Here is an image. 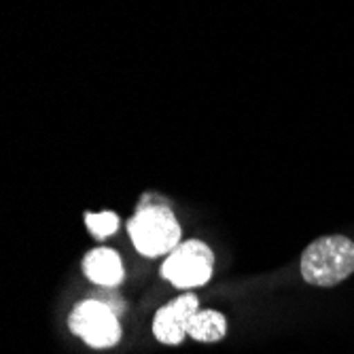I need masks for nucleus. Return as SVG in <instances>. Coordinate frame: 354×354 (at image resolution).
<instances>
[{"mask_svg":"<svg viewBox=\"0 0 354 354\" xmlns=\"http://www.w3.org/2000/svg\"><path fill=\"white\" fill-rule=\"evenodd\" d=\"M71 331L91 348H111L121 339L117 314L102 301L87 299L75 306L71 314Z\"/></svg>","mask_w":354,"mask_h":354,"instance_id":"obj_4","label":"nucleus"},{"mask_svg":"<svg viewBox=\"0 0 354 354\" xmlns=\"http://www.w3.org/2000/svg\"><path fill=\"white\" fill-rule=\"evenodd\" d=\"M354 272V242L344 236L314 240L301 254V276L314 286H335Z\"/></svg>","mask_w":354,"mask_h":354,"instance_id":"obj_1","label":"nucleus"},{"mask_svg":"<svg viewBox=\"0 0 354 354\" xmlns=\"http://www.w3.org/2000/svg\"><path fill=\"white\" fill-rule=\"evenodd\" d=\"M85 223L89 232L95 236V238H106L111 234L117 232L119 227V216L115 212H100V214H87L85 216Z\"/></svg>","mask_w":354,"mask_h":354,"instance_id":"obj_8","label":"nucleus"},{"mask_svg":"<svg viewBox=\"0 0 354 354\" xmlns=\"http://www.w3.org/2000/svg\"><path fill=\"white\" fill-rule=\"evenodd\" d=\"M83 272L95 284L117 286L123 280L121 257L111 248H95L83 259Z\"/></svg>","mask_w":354,"mask_h":354,"instance_id":"obj_6","label":"nucleus"},{"mask_svg":"<svg viewBox=\"0 0 354 354\" xmlns=\"http://www.w3.org/2000/svg\"><path fill=\"white\" fill-rule=\"evenodd\" d=\"M227 333V323L225 316L216 310H200L189 320L187 335L196 342H221Z\"/></svg>","mask_w":354,"mask_h":354,"instance_id":"obj_7","label":"nucleus"},{"mask_svg":"<svg viewBox=\"0 0 354 354\" xmlns=\"http://www.w3.org/2000/svg\"><path fill=\"white\" fill-rule=\"evenodd\" d=\"M136 250L145 257H159L178 248L180 225L174 212L164 204H140L138 212L127 223Z\"/></svg>","mask_w":354,"mask_h":354,"instance_id":"obj_2","label":"nucleus"},{"mask_svg":"<svg viewBox=\"0 0 354 354\" xmlns=\"http://www.w3.org/2000/svg\"><path fill=\"white\" fill-rule=\"evenodd\" d=\"M198 310V297L196 295H183L174 299L172 304L164 306L155 314L153 320V335L157 342L168 344V346H178L185 335L189 320L196 316Z\"/></svg>","mask_w":354,"mask_h":354,"instance_id":"obj_5","label":"nucleus"},{"mask_svg":"<svg viewBox=\"0 0 354 354\" xmlns=\"http://www.w3.org/2000/svg\"><path fill=\"white\" fill-rule=\"evenodd\" d=\"M214 266L212 250L200 240H187L162 266V276L170 280L176 288H191L202 286L210 280Z\"/></svg>","mask_w":354,"mask_h":354,"instance_id":"obj_3","label":"nucleus"}]
</instances>
